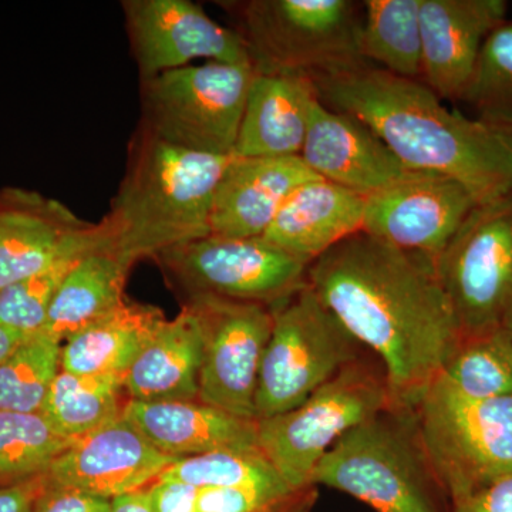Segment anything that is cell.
<instances>
[{"instance_id": "39", "label": "cell", "mask_w": 512, "mask_h": 512, "mask_svg": "<svg viewBox=\"0 0 512 512\" xmlns=\"http://www.w3.org/2000/svg\"><path fill=\"white\" fill-rule=\"evenodd\" d=\"M26 338H28V336L23 335V333L18 332V330L0 325V363L8 359L10 353L18 348L20 343Z\"/></svg>"}, {"instance_id": "5", "label": "cell", "mask_w": 512, "mask_h": 512, "mask_svg": "<svg viewBox=\"0 0 512 512\" xmlns=\"http://www.w3.org/2000/svg\"><path fill=\"white\" fill-rule=\"evenodd\" d=\"M256 72L316 77L362 64L363 3L352 0H249L228 3Z\"/></svg>"}, {"instance_id": "33", "label": "cell", "mask_w": 512, "mask_h": 512, "mask_svg": "<svg viewBox=\"0 0 512 512\" xmlns=\"http://www.w3.org/2000/svg\"><path fill=\"white\" fill-rule=\"evenodd\" d=\"M87 251L64 256L46 271L2 289L0 291V325L18 330L26 336L40 333L57 289L73 265Z\"/></svg>"}, {"instance_id": "34", "label": "cell", "mask_w": 512, "mask_h": 512, "mask_svg": "<svg viewBox=\"0 0 512 512\" xmlns=\"http://www.w3.org/2000/svg\"><path fill=\"white\" fill-rule=\"evenodd\" d=\"M47 477V476H46ZM111 500L46 480L32 512H110Z\"/></svg>"}, {"instance_id": "12", "label": "cell", "mask_w": 512, "mask_h": 512, "mask_svg": "<svg viewBox=\"0 0 512 512\" xmlns=\"http://www.w3.org/2000/svg\"><path fill=\"white\" fill-rule=\"evenodd\" d=\"M188 305L202 330V366L198 400L256 420L255 394L274 313L259 303L192 295Z\"/></svg>"}, {"instance_id": "21", "label": "cell", "mask_w": 512, "mask_h": 512, "mask_svg": "<svg viewBox=\"0 0 512 512\" xmlns=\"http://www.w3.org/2000/svg\"><path fill=\"white\" fill-rule=\"evenodd\" d=\"M318 100L312 77L255 72L234 156H301L313 106Z\"/></svg>"}, {"instance_id": "22", "label": "cell", "mask_w": 512, "mask_h": 512, "mask_svg": "<svg viewBox=\"0 0 512 512\" xmlns=\"http://www.w3.org/2000/svg\"><path fill=\"white\" fill-rule=\"evenodd\" d=\"M363 218L362 195L318 177L293 192L262 238L311 265L362 231Z\"/></svg>"}, {"instance_id": "30", "label": "cell", "mask_w": 512, "mask_h": 512, "mask_svg": "<svg viewBox=\"0 0 512 512\" xmlns=\"http://www.w3.org/2000/svg\"><path fill=\"white\" fill-rule=\"evenodd\" d=\"M163 480L202 488H249L288 491L291 487L259 448L224 450L202 456L180 458L161 474Z\"/></svg>"}, {"instance_id": "4", "label": "cell", "mask_w": 512, "mask_h": 512, "mask_svg": "<svg viewBox=\"0 0 512 512\" xmlns=\"http://www.w3.org/2000/svg\"><path fill=\"white\" fill-rule=\"evenodd\" d=\"M311 485L348 494L375 512L451 510L414 409L390 407L348 431L319 461Z\"/></svg>"}, {"instance_id": "8", "label": "cell", "mask_w": 512, "mask_h": 512, "mask_svg": "<svg viewBox=\"0 0 512 512\" xmlns=\"http://www.w3.org/2000/svg\"><path fill=\"white\" fill-rule=\"evenodd\" d=\"M252 64L205 62L141 80L140 128L184 150L234 156Z\"/></svg>"}, {"instance_id": "7", "label": "cell", "mask_w": 512, "mask_h": 512, "mask_svg": "<svg viewBox=\"0 0 512 512\" xmlns=\"http://www.w3.org/2000/svg\"><path fill=\"white\" fill-rule=\"evenodd\" d=\"M390 407L382 365L360 356L295 409L256 420L258 447L291 487H313V470L329 448Z\"/></svg>"}, {"instance_id": "16", "label": "cell", "mask_w": 512, "mask_h": 512, "mask_svg": "<svg viewBox=\"0 0 512 512\" xmlns=\"http://www.w3.org/2000/svg\"><path fill=\"white\" fill-rule=\"evenodd\" d=\"M180 458L154 447L121 416L74 440L60 454L47 478L99 497L113 498L146 490Z\"/></svg>"}, {"instance_id": "24", "label": "cell", "mask_w": 512, "mask_h": 512, "mask_svg": "<svg viewBox=\"0 0 512 512\" xmlns=\"http://www.w3.org/2000/svg\"><path fill=\"white\" fill-rule=\"evenodd\" d=\"M202 330L197 313L185 305L167 320L124 377L128 399L136 402L198 400Z\"/></svg>"}, {"instance_id": "19", "label": "cell", "mask_w": 512, "mask_h": 512, "mask_svg": "<svg viewBox=\"0 0 512 512\" xmlns=\"http://www.w3.org/2000/svg\"><path fill=\"white\" fill-rule=\"evenodd\" d=\"M313 178L299 156H232L215 191L211 235L264 237L286 200Z\"/></svg>"}, {"instance_id": "27", "label": "cell", "mask_w": 512, "mask_h": 512, "mask_svg": "<svg viewBox=\"0 0 512 512\" xmlns=\"http://www.w3.org/2000/svg\"><path fill=\"white\" fill-rule=\"evenodd\" d=\"M421 0L363 2L360 53L386 72L421 82Z\"/></svg>"}, {"instance_id": "2", "label": "cell", "mask_w": 512, "mask_h": 512, "mask_svg": "<svg viewBox=\"0 0 512 512\" xmlns=\"http://www.w3.org/2000/svg\"><path fill=\"white\" fill-rule=\"evenodd\" d=\"M312 80L323 104L366 124L409 170L453 178L478 204L512 191V130L448 109L423 82L372 64Z\"/></svg>"}, {"instance_id": "10", "label": "cell", "mask_w": 512, "mask_h": 512, "mask_svg": "<svg viewBox=\"0 0 512 512\" xmlns=\"http://www.w3.org/2000/svg\"><path fill=\"white\" fill-rule=\"evenodd\" d=\"M436 268L463 338L503 323L512 308V191L473 208Z\"/></svg>"}, {"instance_id": "13", "label": "cell", "mask_w": 512, "mask_h": 512, "mask_svg": "<svg viewBox=\"0 0 512 512\" xmlns=\"http://www.w3.org/2000/svg\"><path fill=\"white\" fill-rule=\"evenodd\" d=\"M123 12L141 80L197 60L254 66L237 29L215 22L190 0H126Z\"/></svg>"}, {"instance_id": "35", "label": "cell", "mask_w": 512, "mask_h": 512, "mask_svg": "<svg viewBox=\"0 0 512 512\" xmlns=\"http://www.w3.org/2000/svg\"><path fill=\"white\" fill-rule=\"evenodd\" d=\"M154 512H198V488L158 478L146 488Z\"/></svg>"}, {"instance_id": "3", "label": "cell", "mask_w": 512, "mask_h": 512, "mask_svg": "<svg viewBox=\"0 0 512 512\" xmlns=\"http://www.w3.org/2000/svg\"><path fill=\"white\" fill-rule=\"evenodd\" d=\"M231 158L184 150L138 128L126 174L100 221L107 242L136 264L211 235L215 191Z\"/></svg>"}, {"instance_id": "31", "label": "cell", "mask_w": 512, "mask_h": 512, "mask_svg": "<svg viewBox=\"0 0 512 512\" xmlns=\"http://www.w3.org/2000/svg\"><path fill=\"white\" fill-rule=\"evenodd\" d=\"M62 370V345L28 336L0 363V412L39 413Z\"/></svg>"}, {"instance_id": "6", "label": "cell", "mask_w": 512, "mask_h": 512, "mask_svg": "<svg viewBox=\"0 0 512 512\" xmlns=\"http://www.w3.org/2000/svg\"><path fill=\"white\" fill-rule=\"evenodd\" d=\"M414 412L450 503L512 476V396L470 399L436 379Z\"/></svg>"}, {"instance_id": "14", "label": "cell", "mask_w": 512, "mask_h": 512, "mask_svg": "<svg viewBox=\"0 0 512 512\" xmlns=\"http://www.w3.org/2000/svg\"><path fill=\"white\" fill-rule=\"evenodd\" d=\"M477 204L453 178L414 171L365 198L362 231L437 262Z\"/></svg>"}, {"instance_id": "20", "label": "cell", "mask_w": 512, "mask_h": 512, "mask_svg": "<svg viewBox=\"0 0 512 512\" xmlns=\"http://www.w3.org/2000/svg\"><path fill=\"white\" fill-rule=\"evenodd\" d=\"M123 416L168 456L187 458L259 448L258 421L235 416L201 400H128Z\"/></svg>"}, {"instance_id": "28", "label": "cell", "mask_w": 512, "mask_h": 512, "mask_svg": "<svg viewBox=\"0 0 512 512\" xmlns=\"http://www.w3.org/2000/svg\"><path fill=\"white\" fill-rule=\"evenodd\" d=\"M470 399L512 396V336L503 325L464 336L437 377Z\"/></svg>"}, {"instance_id": "23", "label": "cell", "mask_w": 512, "mask_h": 512, "mask_svg": "<svg viewBox=\"0 0 512 512\" xmlns=\"http://www.w3.org/2000/svg\"><path fill=\"white\" fill-rule=\"evenodd\" d=\"M133 265L104 234L103 241L82 255L63 279L40 333L63 345L117 311L127 302L124 289Z\"/></svg>"}, {"instance_id": "36", "label": "cell", "mask_w": 512, "mask_h": 512, "mask_svg": "<svg viewBox=\"0 0 512 512\" xmlns=\"http://www.w3.org/2000/svg\"><path fill=\"white\" fill-rule=\"evenodd\" d=\"M450 512H512V476L454 501Z\"/></svg>"}, {"instance_id": "38", "label": "cell", "mask_w": 512, "mask_h": 512, "mask_svg": "<svg viewBox=\"0 0 512 512\" xmlns=\"http://www.w3.org/2000/svg\"><path fill=\"white\" fill-rule=\"evenodd\" d=\"M110 512H154V510L147 490H140L113 498Z\"/></svg>"}, {"instance_id": "17", "label": "cell", "mask_w": 512, "mask_h": 512, "mask_svg": "<svg viewBox=\"0 0 512 512\" xmlns=\"http://www.w3.org/2000/svg\"><path fill=\"white\" fill-rule=\"evenodd\" d=\"M505 0H421V82L461 101L485 39L507 20Z\"/></svg>"}, {"instance_id": "1", "label": "cell", "mask_w": 512, "mask_h": 512, "mask_svg": "<svg viewBox=\"0 0 512 512\" xmlns=\"http://www.w3.org/2000/svg\"><path fill=\"white\" fill-rule=\"evenodd\" d=\"M308 284L375 353L393 407L416 409L463 339L436 262L360 231L309 265Z\"/></svg>"}, {"instance_id": "26", "label": "cell", "mask_w": 512, "mask_h": 512, "mask_svg": "<svg viewBox=\"0 0 512 512\" xmlns=\"http://www.w3.org/2000/svg\"><path fill=\"white\" fill-rule=\"evenodd\" d=\"M128 400L124 377L60 370L39 413L57 434L74 441L120 419Z\"/></svg>"}, {"instance_id": "11", "label": "cell", "mask_w": 512, "mask_h": 512, "mask_svg": "<svg viewBox=\"0 0 512 512\" xmlns=\"http://www.w3.org/2000/svg\"><path fill=\"white\" fill-rule=\"evenodd\" d=\"M188 295L272 306L308 286L309 265L264 238L208 235L156 256Z\"/></svg>"}, {"instance_id": "25", "label": "cell", "mask_w": 512, "mask_h": 512, "mask_svg": "<svg viewBox=\"0 0 512 512\" xmlns=\"http://www.w3.org/2000/svg\"><path fill=\"white\" fill-rule=\"evenodd\" d=\"M164 322V313L156 306L126 302L63 343L62 370L126 377Z\"/></svg>"}, {"instance_id": "37", "label": "cell", "mask_w": 512, "mask_h": 512, "mask_svg": "<svg viewBox=\"0 0 512 512\" xmlns=\"http://www.w3.org/2000/svg\"><path fill=\"white\" fill-rule=\"evenodd\" d=\"M46 474L23 483L0 487V512H32L46 485Z\"/></svg>"}, {"instance_id": "18", "label": "cell", "mask_w": 512, "mask_h": 512, "mask_svg": "<svg viewBox=\"0 0 512 512\" xmlns=\"http://www.w3.org/2000/svg\"><path fill=\"white\" fill-rule=\"evenodd\" d=\"M299 157L319 178L363 198L414 173L366 124L320 100L313 106Z\"/></svg>"}, {"instance_id": "32", "label": "cell", "mask_w": 512, "mask_h": 512, "mask_svg": "<svg viewBox=\"0 0 512 512\" xmlns=\"http://www.w3.org/2000/svg\"><path fill=\"white\" fill-rule=\"evenodd\" d=\"M477 119L512 130V20L485 39L463 100Z\"/></svg>"}, {"instance_id": "29", "label": "cell", "mask_w": 512, "mask_h": 512, "mask_svg": "<svg viewBox=\"0 0 512 512\" xmlns=\"http://www.w3.org/2000/svg\"><path fill=\"white\" fill-rule=\"evenodd\" d=\"M72 443L40 413L0 412V487L45 476Z\"/></svg>"}, {"instance_id": "15", "label": "cell", "mask_w": 512, "mask_h": 512, "mask_svg": "<svg viewBox=\"0 0 512 512\" xmlns=\"http://www.w3.org/2000/svg\"><path fill=\"white\" fill-rule=\"evenodd\" d=\"M103 238L100 222L83 221L62 202L8 192L0 200V291L64 256L96 247Z\"/></svg>"}, {"instance_id": "40", "label": "cell", "mask_w": 512, "mask_h": 512, "mask_svg": "<svg viewBox=\"0 0 512 512\" xmlns=\"http://www.w3.org/2000/svg\"><path fill=\"white\" fill-rule=\"evenodd\" d=\"M501 325H503L504 328L507 329L508 332H510V335L512 336V308L510 309V311H508L507 315H505V318Z\"/></svg>"}, {"instance_id": "9", "label": "cell", "mask_w": 512, "mask_h": 512, "mask_svg": "<svg viewBox=\"0 0 512 512\" xmlns=\"http://www.w3.org/2000/svg\"><path fill=\"white\" fill-rule=\"evenodd\" d=\"M274 325L259 367L256 420L289 412L362 355L311 285L272 306Z\"/></svg>"}]
</instances>
